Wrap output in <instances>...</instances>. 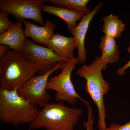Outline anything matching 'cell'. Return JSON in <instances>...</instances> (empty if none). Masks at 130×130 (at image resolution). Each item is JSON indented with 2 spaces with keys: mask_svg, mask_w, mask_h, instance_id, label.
Listing matches in <instances>:
<instances>
[{
  "mask_svg": "<svg viewBox=\"0 0 130 130\" xmlns=\"http://www.w3.org/2000/svg\"><path fill=\"white\" fill-rule=\"evenodd\" d=\"M40 70L38 65L26 59L21 52L9 50L0 59V89L18 90Z\"/></svg>",
  "mask_w": 130,
  "mask_h": 130,
  "instance_id": "obj_1",
  "label": "cell"
},
{
  "mask_svg": "<svg viewBox=\"0 0 130 130\" xmlns=\"http://www.w3.org/2000/svg\"><path fill=\"white\" fill-rule=\"evenodd\" d=\"M107 67L108 65L102 60L101 57L98 56L90 64L81 67L76 72L79 77L86 79L85 90L97 107L99 130H106L107 128L104 97L109 92L110 86L102 74V70H106Z\"/></svg>",
  "mask_w": 130,
  "mask_h": 130,
  "instance_id": "obj_2",
  "label": "cell"
},
{
  "mask_svg": "<svg viewBox=\"0 0 130 130\" xmlns=\"http://www.w3.org/2000/svg\"><path fill=\"white\" fill-rule=\"evenodd\" d=\"M83 113L82 109L67 106L63 102L48 103L40 110L29 129L74 130Z\"/></svg>",
  "mask_w": 130,
  "mask_h": 130,
  "instance_id": "obj_3",
  "label": "cell"
},
{
  "mask_svg": "<svg viewBox=\"0 0 130 130\" xmlns=\"http://www.w3.org/2000/svg\"><path fill=\"white\" fill-rule=\"evenodd\" d=\"M18 90L0 89V120L14 126L30 124L40 110L37 106L19 95Z\"/></svg>",
  "mask_w": 130,
  "mask_h": 130,
  "instance_id": "obj_4",
  "label": "cell"
},
{
  "mask_svg": "<svg viewBox=\"0 0 130 130\" xmlns=\"http://www.w3.org/2000/svg\"><path fill=\"white\" fill-rule=\"evenodd\" d=\"M78 64L77 59L75 57L66 61L61 72L48 79L46 89L56 92L55 100L57 102H66L69 105H74L79 100L87 106L89 105V102L77 93L71 80L72 73Z\"/></svg>",
  "mask_w": 130,
  "mask_h": 130,
  "instance_id": "obj_5",
  "label": "cell"
},
{
  "mask_svg": "<svg viewBox=\"0 0 130 130\" xmlns=\"http://www.w3.org/2000/svg\"><path fill=\"white\" fill-rule=\"evenodd\" d=\"M66 62H59L46 73L33 77L18 90L19 95L36 106L41 107L45 106L51 98L46 89L49 77L53 73L62 69Z\"/></svg>",
  "mask_w": 130,
  "mask_h": 130,
  "instance_id": "obj_6",
  "label": "cell"
},
{
  "mask_svg": "<svg viewBox=\"0 0 130 130\" xmlns=\"http://www.w3.org/2000/svg\"><path fill=\"white\" fill-rule=\"evenodd\" d=\"M46 0H1L0 9L13 15L17 21L31 19L44 25L42 7Z\"/></svg>",
  "mask_w": 130,
  "mask_h": 130,
  "instance_id": "obj_7",
  "label": "cell"
},
{
  "mask_svg": "<svg viewBox=\"0 0 130 130\" xmlns=\"http://www.w3.org/2000/svg\"><path fill=\"white\" fill-rule=\"evenodd\" d=\"M21 53L26 59L39 66L40 75L50 71L59 62L67 61L57 56L51 49L36 44L28 38L25 40Z\"/></svg>",
  "mask_w": 130,
  "mask_h": 130,
  "instance_id": "obj_8",
  "label": "cell"
},
{
  "mask_svg": "<svg viewBox=\"0 0 130 130\" xmlns=\"http://www.w3.org/2000/svg\"><path fill=\"white\" fill-rule=\"evenodd\" d=\"M103 6L100 2L94 7L88 14L84 15L80 22L76 27L70 31V34L73 36L76 41L78 55L77 57L78 63H84L87 60L86 51L85 47V39L91 21Z\"/></svg>",
  "mask_w": 130,
  "mask_h": 130,
  "instance_id": "obj_9",
  "label": "cell"
},
{
  "mask_svg": "<svg viewBox=\"0 0 130 130\" xmlns=\"http://www.w3.org/2000/svg\"><path fill=\"white\" fill-rule=\"evenodd\" d=\"M45 21L46 23L43 26H40L24 20V23L25 29L24 34L26 38H31L36 44L47 47L50 40L54 34L56 25L48 19L46 20Z\"/></svg>",
  "mask_w": 130,
  "mask_h": 130,
  "instance_id": "obj_10",
  "label": "cell"
},
{
  "mask_svg": "<svg viewBox=\"0 0 130 130\" xmlns=\"http://www.w3.org/2000/svg\"><path fill=\"white\" fill-rule=\"evenodd\" d=\"M47 47L51 49L57 56L68 61L74 57V52L77 45L73 37H67L57 33L52 36Z\"/></svg>",
  "mask_w": 130,
  "mask_h": 130,
  "instance_id": "obj_11",
  "label": "cell"
},
{
  "mask_svg": "<svg viewBox=\"0 0 130 130\" xmlns=\"http://www.w3.org/2000/svg\"><path fill=\"white\" fill-rule=\"evenodd\" d=\"M23 23L17 21L9 29L0 34V44H6L12 50L21 52L26 38L24 34Z\"/></svg>",
  "mask_w": 130,
  "mask_h": 130,
  "instance_id": "obj_12",
  "label": "cell"
},
{
  "mask_svg": "<svg viewBox=\"0 0 130 130\" xmlns=\"http://www.w3.org/2000/svg\"><path fill=\"white\" fill-rule=\"evenodd\" d=\"M42 12L55 15L63 20L66 23L69 31L76 27L77 21H80L83 16L78 12L50 5H43Z\"/></svg>",
  "mask_w": 130,
  "mask_h": 130,
  "instance_id": "obj_13",
  "label": "cell"
},
{
  "mask_svg": "<svg viewBox=\"0 0 130 130\" xmlns=\"http://www.w3.org/2000/svg\"><path fill=\"white\" fill-rule=\"evenodd\" d=\"M99 48L102 53L101 59L106 64L118 63L120 53L115 39L104 36L101 37Z\"/></svg>",
  "mask_w": 130,
  "mask_h": 130,
  "instance_id": "obj_14",
  "label": "cell"
},
{
  "mask_svg": "<svg viewBox=\"0 0 130 130\" xmlns=\"http://www.w3.org/2000/svg\"><path fill=\"white\" fill-rule=\"evenodd\" d=\"M103 32L105 36L116 39L121 36L125 30V25L118 16L111 14L102 19Z\"/></svg>",
  "mask_w": 130,
  "mask_h": 130,
  "instance_id": "obj_15",
  "label": "cell"
},
{
  "mask_svg": "<svg viewBox=\"0 0 130 130\" xmlns=\"http://www.w3.org/2000/svg\"><path fill=\"white\" fill-rule=\"evenodd\" d=\"M88 0H46L55 6L64 8L81 13L83 15L89 13L91 10L88 6Z\"/></svg>",
  "mask_w": 130,
  "mask_h": 130,
  "instance_id": "obj_16",
  "label": "cell"
},
{
  "mask_svg": "<svg viewBox=\"0 0 130 130\" xmlns=\"http://www.w3.org/2000/svg\"><path fill=\"white\" fill-rule=\"evenodd\" d=\"M14 23L9 20L8 13L3 10L0 11V34L9 29Z\"/></svg>",
  "mask_w": 130,
  "mask_h": 130,
  "instance_id": "obj_17",
  "label": "cell"
},
{
  "mask_svg": "<svg viewBox=\"0 0 130 130\" xmlns=\"http://www.w3.org/2000/svg\"><path fill=\"white\" fill-rule=\"evenodd\" d=\"M87 120L84 122V126L85 130H94V125L95 120L94 118L92 107L89 105L87 106Z\"/></svg>",
  "mask_w": 130,
  "mask_h": 130,
  "instance_id": "obj_18",
  "label": "cell"
},
{
  "mask_svg": "<svg viewBox=\"0 0 130 130\" xmlns=\"http://www.w3.org/2000/svg\"><path fill=\"white\" fill-rule=\"evenodd\" d=\"M106 130H130V121L123 125L112 123Z\"/></svg>",
  "mask_w": 130,
  "mask_h": 130,
  "instance_id": "obj_19",
  "label": "cell"
},
{
  "mask_svg": "<svg viewBox=\"0 0 130 130\" xmlns=\"http://www.w3.org/2000/svg\"><path fill=\"white\" fill-rule=\"evenodd\" d=\"M127 51L129 55L130 56V41L129 43V46L127 48ZM130 67V60L125 64L122 67L119 68L117 70V74L119 76H121L124 74L126 70Z\"/></svg>",
  "mask_w": 130,
  "mask_h": 130,
  "instance_id": "obj_20",
  "label": "cell"
},
{
  "mask_svg": "<svg viewBox=\"0 0 130 130\" xmlns=\"http://www.w3.org/2000/svg\"><path fill=\"white\" fill-rule=\"evenodd\" d=\"M10 47L6 44H1L0 45V58L5 56L8 51L10 50Z\"/></svg>",
  "mask_w": 130,
  "mask_h": 130,
  "instance_id": "obj_21",
  "label": "cell"
}]
</instances>
